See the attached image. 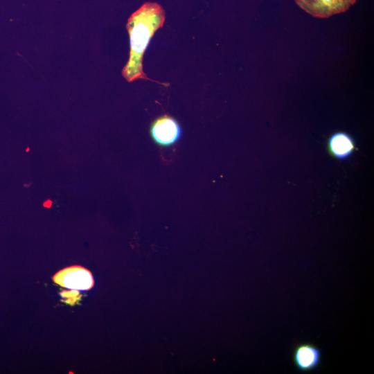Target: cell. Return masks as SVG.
Here are the masks:
<instances>
[{
  "label": "cell",
  "mask_w": 374,
  "mask_h": 374,
  "mask_svg": "<svg viewBox=\"0 0 374 374\" xmlns=\"http://www.w3.org/2000/svg\"><path fill=\"white\" fill-rule=\"evenodd\" d=\"M165 17L163 8L154 2L144 3L129 17L126 28L130 36V56L122 70V75L127 82L143 79L169 85L149 78L143 70V55L155 32L163 26Z\"/></svg>",
  "instance_id": "obj_1"
},
{
  "label": "cell",
  "mask_w": 374,
  "mask_h": 374,
  "mask_svg": "<svg viewBox=\"0 0 374 374\" xmlns=\"http://www.w3.org/2000/svg\"><path fill=\"white\" fill-rule=\"evenodd\" d=\"M150 134L155 143L161 147H168L180 139L181 128L175 118L163 114L152 121Z\"/></svg>",
  "instance_id": "obj_2"
},
{
  "label": "cell",
  "mask_w": 374,
  "mask_h": 374,
  "mask_svg": "<svg viewBox=\"0 0 374 374\" xmlns=\"http://www.w3.org/2000/svg\"><path fill=\"white\" fill-rule=\"evenodd\" d=\"M357 0H294L303 10L317 18H328L348 10Z\"/></svg>",
  "instance_id": "obj_3"
},
{
  "label": "cell",
  "mask_w": 374,
  "mask_h": 374,
  "mask_svg": "<svg viewBox=\"0 0 374 374\" xmlns=\"http://www.w3.org/2000/svg\"><path fill=\"white\" fill-rule=\"evenodd\" d=\"M321 356L319 348L312 344L305 343L294 347L292 360L298 371L309 372L315 370L320 365Z\"/></svg>",
  "instance_id": "obj_4"
},
{
  "label": "cell",
  "mask_w": 374,
  "mask_h": 374,
  "mask_svg": "<svg viewBox=\"0 0 374 374\" xmlns=\"http://www.w3.org/2000/svg\"><path fill=\"white\" fill-rule=\"evenodd\" d=\"M55 280L63 287L75 290H88L93 286L91 273L80 267L66 268L57 273Z\"/></svg>",
  "instance_id": "obj_5"
},
{
  "label": "cell",
  "mask_w": 374,
  "mask_h": 374,
  "mask_svg": "<svg viewBox=\"0 0 374 374\" xmlns=\"http://www.w3.org/2000/svg\"><path fill=\"white\" fill-rule=\"evenodd\" d=\"M327 148L329 154L334 158L345 160L353 154L356 147L355 141L350 134L339 132L330 136Z\"/></svg>",
  "instance_id": "obj_6"
},
{
  "label": "cell",
  "mask_w": 374,
  "mask_h": 374,
  "mask_svg": "<svg viewBox=\"0 0 374 374\" xmlns=\"http://www.w3.org/2000/svg\"><path fill=\"white\" fill-rule=\"evenodd\" d=\"M52 204H53V202H52V201L50 200V199L46 200V201L44 202V204H43V205H44V207L48 208L51 207Z\"/></svg>",
  "instance_id": "obj_7"
},
{
  "label": "cell",
  "mask_w": 374,
  "mask_h": 374,
  "mask_svg": "<svg viewBox=\"0 0 374 374\" xmlns=\"http://www.w3.org/2000/svg\"><path fill=\"white\" fill-rule=\"evenodd\" d=\"M29 150H30V149L28 148L26 149V152L29 151Z\"/></svg>",
  "instance_id": "obj_8"
}]
</instances>
